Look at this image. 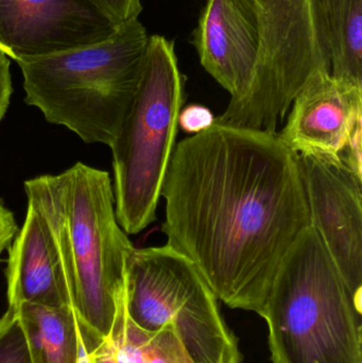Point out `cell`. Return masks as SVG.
<instances>
[{
    "mask_svg": "<svg viewBox=\"0 0 362 363\" xmlns=\"http://www.w3.org/2000/svg\"><path fill=\"white\" fill-rule=\"evenodd\" d=\"M162 196L167 245L218 300L263 317L283 259L312 224L299 155L278 133L215 121L174 146Z\"/></svg>",
    "mask_w": 362,
    "mask_h": 363,
    "instance_id": "obj_1",
    "label": "cell"
},
{
    "mask_svg": "<svg viewBox=\"0 0 362 363\" xmlns=\"http://www.w3.org/2000/svg\"><path fill=\"white\" fill-rule=\"evenodd\" d=\"M25 190L28 204L52 233L81 336L91 352L112 330L134 249L117 221L110 174L77 163L57 176L26 181Z\"/></svg>",
    "mask_w": 362,
    "mask_h": 363,
    "instance_id": "obj_2",
    "label": "cell"
},
{
    "mask_svg": "<svg viewBox=\"0 0 362 363\" xmlns=\"http://www.w3.org/2000/svg\"><path fill=\"white\" fill-rule=\"evenodd\" d=\"M148 43L133 19L97 44L18 62L26 104L83 142L111 147L135 98Z\"/></svg>",
    "mask_w": 362,
    "mask_h": 363,
    "instance_id": "obj_3",
    "label": "cell"
},
{
    "mask_svg": "<svg viewBox=\"0 0 362 363\" xmlns=\"http://www.w3.org/2000/svg\"><path fill=\"white\" fill-rule=\"evenodd\" d=\"M263 318L273 363H362V307L312 224L283 259Z\"/></svg>",
    "mask_w": 362,
    "mask_h": 363,
    "instance_id": "obj_4",
    "label": "cell"
},
{
    "mask_svg": "<svg viewBox=\"0 0 362 363\" xmlns=\"http://www.w3.org/2000/svg\"><path fill=\"white\" fill-rule=\"evenodd\" d=\"M185 76L179 69L174 40L149 36L140 84L114 143L115 211L127 234L157 221L166 172L186 101Z\"/></svg>",
    "mask_w": 362,
    "mask_h": 363,
    "instance_id": "obj_5",
    "label": "cell"
},
{
    "mask_svg": "<svg viewBox=\"0 0 362 363\" xmlns=\"http://www.w3.org/2000/svg\"><path fill=\"white\" fill-rule=\"evenodd\" d=\"M125 308L146 332L171 325L193 363H242L238 341L197 267L170 245L135 249L125 266Z\"/></svg>",
    "mask_w": 362,
    "mask_h": 363,
    "instance_id": "obj_6",
    "label": "cell"
},
{
    "mask_svg": "<svg viewBox=\"0 0 362 363\" xmlns=\"http://www.w3.org/2000/svg\"><path fill=\"white\" fill-rule=\"evenodd\" d=\"M261 26V47L248 89L217 121L278 133L304 85L331 74L327 36L314 0H250Z\"/></svg>",
    "mask_w": 362,
    "mask_h": 363,
    "instance_id": "obj_7",
    "label": "cell"
},
{
    "mask_svg": "<svg viewBox=\"0 0 362 363\" xmlns=\"http://www.w3.org/2000/svg\"><path fill=\"white\" fill-rule=\"evenodd\" d=\"M310 223L362 307V174L341 157L299 155Z\"/></svg>",
    "mask_w": 362,
    "mask_h": 363,
    "instance_id": "obj_8",
    "label": "cell"
},
{
    "mask_svg": "<svg viewBox=\"0 0 362 363\" xmlns=\"http://www.w3.org/2000/svg\"><path fill=\"white\" fill-rule=\"evenodd\" d=\"M117 28L89 0H0V50L17 63L97 44Z\"/></svg>",
    "mask_w": 362,
    "mask_h": 363,
    "instance_id": "obj_9",
    "label": "cell"
},
{
    "mask_svg": "<svg viewBox=\"0 0 362 363\" xmlns=\"http://www.w3.org/2000/svg\"><path fill=\"white\" fill-rule=\"evenodd\" d=\"M361 125L362 87L321 72L298 94L278 135L298 155L344 159Z\"/></svg>",
    "mask_w": 362,
    "mask_h": 363,
    "instance_id": "obj_10",
    "label": "cell"
},
{
    "mask_svg": "<svg viewBox=\"0 0 362 363\" xmlns=\"http://www.w3.org/2000/svg\"><path fill=\"white\" fill-rule=\"evenodd\" d=\"M204 69L231 99L248 89L261 47V26L250 0H206L193 31Z\"/></svg>",
    "mask_w": 362,
    "mask_h": 363,
    "instance_id": "obj_11",
    "label": "cell"
},
{
    "mask_svg": "<svg viewBox=\"0 0 362 363\" xmlns=\"http://www.w3.org/2000/svg\"><path fill=\"white\" fill-rule=\"evenodd\" d=\"M9 250V308L23 304L72 305L69 286L52 233L40 211L28 204L27 215Z\"/></svg>",
    "mask_w": 362,
    "mask_h": 363,
    "instance_id": "obj_12",
    "label": "cell"
},
{
    "mask_svg": "<svg viewBox=\"0 0 362 363\" xmlns=\"http://www.w3.org/2000/svg\"><path fill=\"white\" fill-rule=\"evenodd\" d=\"M89 357L91 363H193L169 324L157 332L136 326L125 311V296L112 330Z\"/></svg>",
    "mask_w": 362,
    "mask_h": 363,
    "instance_id": "obj_13",
    "label": "cell"
},
{
    "mask_svg": "<svg viewBox=\"0 0 362 363\" xmlns=\"http://www.w3.org/2000/svg\"><path fill=\"white\" fill-rule=\"evenodd\" d=\"M14 311L32 363H78L81 332L72 305L53 308L23 303Z\"/></svg>",
    "mask_w": 362,
    "mask_h": 363,
    "instance_id": "obj_14",
    "label": "cell"
},
{
    "mask_svg": "<svg viewBox=\"0 0 362 363\" xmlns=\"http://www.w3.org/2000/svg\"><path fill=\"white\" fill-rule=\"evenodd\" d=\"M321 16L332 76L362 87V0H325Z\"/></svg>",
    "mask_w": 362,
    "mask_h": 363,
    "instance_id": "obj_15",
    "label": "cell"
},
{
    "mask_svg": "<svg viewBox=\"0 0 362 363\" xmlns=\"http://www.w3.org/2000/svg\"><path fill=\"white\" fill-rule=\"evenodd\" d=\"M0 363H32L27 339L14 309L9 308L0 319Z\"/></svg>",
    "mask_w": 362,
    "mask_h": 363,
    "instance_id": "obj_16",
    "label": "cell"
},
{
    "mask_svg": "<svg viewBox=\"0 0 362 363\" xmlns=\"http://www.w3.org/2000/svg\"><path fill=\"white\" fill-rule=\"evenodd\" d=\"M102 14L106 15L116 27L137 19L142 13L140 0H89Z\"/></svg>",
    "mask_w": 362,
    "mask_h": 363,
    "instance_id": "obj_17",
    "label": "cell"
},
{
    "mask_svg": "<svg viewBox=\"0 0 362 363\" xmlns=\"http://www.w3.org/2000/svg\"><path fill=\"white\" fill-rule=\"evenodd\" d=\"M215 121L216 118L210 108L200 104H191L181 110L178 125L183 131L195 135L212 127Z\"/></svg>",
    "mask_w": 362,
    "mask_h": 363,
    "instance_id": "obj_18",
    "label": "cell"
},
{
    "mask_svg": "<svg viewBox=\"0 0 362 363\" xmlns=\"http://www.w3.org/2000/svg\"><path fill=\"white\" fill-rule=\"evenodd\" d=\"M12 80H11L10 60L8 55L0 50V123L4 119L12 96Z\"/></svg>",
    "mask_w": 362,
    "mask_h": 363,
    "instance_id": "obj_19",
    "label": "cell"
},
{
    "mask_svg": "<svg viewBox=\"0 0 362 363\" xmlns=\"http://www.w3.org/2000/svg\"><path fill=\"white\" fill-rule=\"evenodd\" d=\"M17 232L14 215L0 200V254L9 247Z\"/></svg>",
    "mask_w": 362,
    "mask_h": 363,
    "instance_id": "obj_20",
    "label": "cell"
},
{
    "mask_svg": "<svg viewBox=\"0 0 362 363\" xmlns=\"http://www.w3.org/2000/svg\"><path fill=\"white\" fill-rule=\"evenodd\" d=\"M78 363H91V357H89V350L86 349L84 342H83L82 336H81L80 352H79Z\"/></svg>",
    "mask_w": 362,
    "mask_h": 363,
    "instance_id": "obj_21",
    "label": "cell"
},
{
    "mask_svg": "<svg viewBox=\"0 0 362 363\" xmlns=\"http://www.w3.org/2000/svg\"><path fill=\"white\" fill-rule=\"evenodd\" d=\"M325 0H314L315 6H316L317 14H318L319 21H320L321 26H322L323 31H324V26H323L322 16H321V11H322L323 4H324ZM327 36V34H325Z\"/></svg>",
    "mask_w": 362,
    "mask_h": 363,
    "instance_id": "obj_22",
    "label": "cell"
}]
</instances>
